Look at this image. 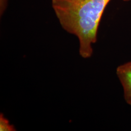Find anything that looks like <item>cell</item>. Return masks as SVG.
<instances>
[{
    "label": "cell",
    "mask_w": 131,
    "mask_h": 131,
    "mask_svg": "<svg viewBox=\"0 0 131 131\" xmlns=\"http://www.w3.org/2000/svg\"><path fill=\"white\" fill-rule=\"evenodd\" d=\"M116 73L123 88L124 100L131 106V61L119 66Z\"/></svg>",
    "instance_id": "obj_2"
},
{
    "label": "cell",
    "mask_w": 131,
    "mask_h": 131,
    "mask_svg": "<svg viewBox=\"0 0 131 131\" xmlns=\"http://www.w3.org/2000/svg\"><path fill=\"white\" fill-rule=\"evenodd\" d=\"M0 131H16L14 126L10 124L9 121L4 117L2 113L0 114Z\"/></svg>",
    "instance_id": "obj_3"
},
{
    "label": "cell",
    "mask_w": 131,
    "mask_h": 131,
    "mask_svg": "<svg viewBox=\"0 0 131 131\" xmlns=\"http://www.w3.org/2000/svg\"><path fill=\"white\" fill-rule=\"evenodd\" d=\"M111 1H52V8L62 27L78 38L80 55L84 58L92 56V45L97 41L101 19Z\"/></svg>",
    "instance_id": "obj_1"
}]
</instances>
